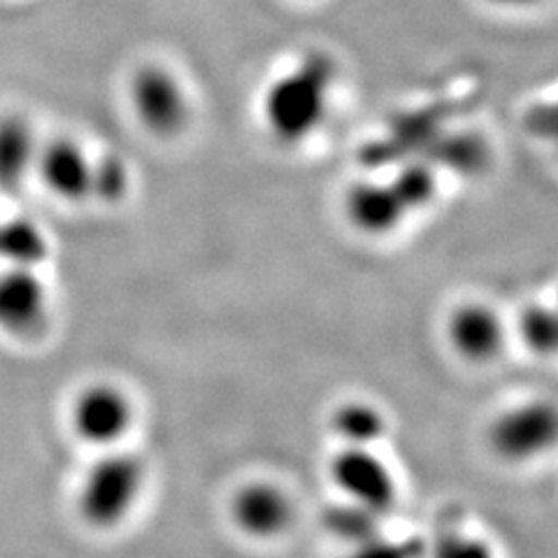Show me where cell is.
I'll return each instance as SVG.
<instances>
[{
  "label": "cell",
  "mask_w": 558,
  "mask_h": 558,
  "mask_svg": "<svg viewBox=\"0 0 558 558\" xmlns=\"http://www.w3.org/2000/svg\"><path fill=\"white\" fill-rule=\"evenodd\" d=\"M333 82L336 63L324 51H310L299 65L272 82L264 100V117L279 143H303L322 126Z\"/></svg>",
  "instance_id": "cell-1"
},
{
  "label": "cell",
  "mask_w": 558,
  "mask_h": 558,
  "mask_svg": "<svg viewBox=\"0 0 558 558\" xmlns=\"http://www.w3.org/2000/svg\"><path fill=\"white\" fill-rule=\"evenodd\" d=\"M145 463L129 451H108L96 459L80 486V514L94 529H114L143 494Z\"/></svg>",
  "instance_id": "cell-2"
},
{
  "label": "cell",
  "mask_w": 558,
  "mask_h": 558,
  "mask_svg": "<svg viewBox=\"0 0 558 558\" xmlns=\"http://www.w3.org/2000/svg\"><path fill=\"white\" fill-rule=\"evenodd\" d=\"M488 445L500 461L510 465L549 457L558 449V405L535 398L502 410L488 428Z\"/></svg>",
  "instance_id": "cell-3"
},
{
  "label": "cell",
  "mask_w": 558,
  "mask_h": 558,
  "mask_svg": "<svg viewBox=\"0 0 558 558\" xmlns=\"http://www.w3.org/2000/svg\"><path fill=\"white\" fill-rule=\"evenodd\" d=\"M131 102L143 126L159 135H180L189 121V100L170 70L156 63L137 68L131 82Z\"/></svg>",
  "instance_id": "cell-4"
},
{
  "label": "cell",
  "mask_w": 558,
  "mask_h": 558,
  "mask_svg": "<svg viewBox=\"0 0 558 558\" xmlns=\"http://www.w3.org/2000/svg\"><path fill=\"white\" fill-rule=\"evenodd\" d=\"M330 475L356 508L379 514L396 502V475L391 465L377 457L375 447H344L333 459Z\"/></svg>",
  "instance_id": "cell-5"
},
{
  "label": "cell",
  "mask_w": 558,
  "mask_h": 558,
  "mask_svg": "<svg viewBox=\"0 0 558 558\" xmlns=\"http://www.w3.org/2000/svg\"><path fill=\"white\" fill-rule=\"evenodd\" d=\"M133 424V405L129 396L112 384H92L73 405V428L82 440L112 447L129 433Z\"/></svg>",
  "instance_id": "cell-6"
},
{
  "label": "cell",
  "mask_w": 558,
  "mask_h": 558,
  "mask_svg": "<svg viewBox=\"0 0 558 558\" xmlns=\"http://www.w3.org/2000/svg\"><path fill=\"white\" fill-rule=\"evenodd\" d=\"M235 526L250 537L272 539L284 535L295 517L291 496L272 482H250L231 500Z\"/></svg>",
  "instance_id": "cell-7"
},
{
  "label": "cell",
  "mask_w": 558,
  "mask_h": 558,
  "mask_svg": "<svg viewBox=\"0 0 558 558\" xmlns=\"http://www.w3.org/2000/svg\"><path fill=\"white\" fill-rule=\"evenodd\" d=\"M35 170L51 194L65 201H84L94 196L96 161L68 137H54L45 143L35 156Z\"/></svg>",
  "instance_id": "cell-8"
},
{
  "label": "cell",
  "mask_w": 558,
  "mask_h": 558,
  "mask_svg": "<svg viewBox=\"0 0 558 558\" xmlns=\"http://www.w3.org/2000/svg\"><path fill=\"white\" fill-rule=\"evenodd\" d=\"M47 324V289L28 268L0 270V328L16 338L38 336Z\"/></svg>",
  "instance_id": "cell-9"
},
{
  "label": "cell",
  "mask_w": 558,
  "mask_h": 558,
  "mask_svg": "<svg viewBox=\"0 0 558 558\" xmlns=\"http://www.w3.org/2000/svg\"><path fill=\"white\" fill-rule=\"evenodd\" d=\"M447 336L459 356L470 363H492L505 349V324L494 307L482 303L453 310Z\"/></svg>",
  "instance_id": "cell-10"
},
{
  "label": "cell",
  "mask_w": 558,
  "mask_h": 558,
  "mask_svg": "<svg viewBox=\"0 0 558 558\" xmlns=\"http://www.w3.org/2000/svg\"><path fill=\"white\" fill-rule=\"evenodd\" d=\"M344 209L352 226L368 235H384L396 231L408 215V207L398 198L389 182L354 184L344 198Z\"/></svg>",
  "instance_id": "cell-11"
},
{
  "label": "cell",
  "mask_w": 558,
  "mask_h": 558,
  "mask_svg": "<svg viewBox=\"0 0 558 558\" xmlns=\"http://www.w3.org/2000/svg\"><path fill=\"white\" fill-rule=\"evenodd\" d=\"M38 143L28 121L20 114L0 119V189H16L35 168Z\"/></svg>",
  "instance_id": "cell-12"
},
{
  "label": "cell",
  "mask_w": 558,
  "mask_h": 558,
  "mask_svg": "<svg viewBox=\"0 0 558 558\" xmlns=\"http://www.w3.org/2000/svg\"><path fill=\"white\" fill-rule=\"evenodd\" d=\"M49 242L43 229L26 217L0 221V264L33 270L47 258Z\"/></svg>",
  "instance_id": "cell-13"
},
{
  "label": "cell",
  "mask_w": 558,
  "mask_h": 558,
  "mask_svg": "<svg viewBox=\"0 0 558 558\" xmlns=\"http://www.w3.org/2000/svg\"><path fill=\"white\" fill-rule=\"evenodd\" d=\"M333 430L344 447H375L387 433V418L363 400H349L333 412Z\"/></svg>",
  "instance_id": "cell-14"
},
{
  "label": "cell",
  "mask_w": 558,
  "mask_h": 558,
  "mask_svg": "<svg viewBox=\"0 0 558 558\" xmlns=\"http://www.w3.org/2000/svg\"><path fill=\"white\" fill-rule=\"evenodd\" d=\"M428 154L433 161H440L461 174L480 172L486 163V147L480 137L463 135V137H442L435 143Z\"/></svg>",
  "instance_id": "cell-15"
},
{
  "label": "cell",
  "mask_w": 558,
  "mask_h": 558,
  "mask_svg": "<svg viewBox=\"0 0 558 558\" xmlns=\"http://www.w3.org/2000/svg\"><path fill=\"white\" fill-rule=\"evenodd\" d=\"M389 184L408 207V213L428 205L435 196V191H438V180H435L430 163H410L405 168H400V172Z\"/></svg>",
  "instance_id": "cell-16"
},
{
  "label": "cell",
  "mask_w": 558,
  "mask_h": 558,
  "mask_svg": "<svg viewBox=\"0 0 558 558\" xmlns=\"http://www.w3.org/2000/svg\"><path fill=\"white\" fill-rule=\"evenodd\" d=\"M129 191V172L124 163L112 159H100L96 161V184H94V196L105 201V203H114L119 198H124Z\"/></svg>",
  "instance_id": "cell-17"
},
{
  "label": "cell",
  "mask_w": 558,
  "mask_h": 558,
  "mask_svg": "<svg viewBox=\"0 0 558 558\" xmlns=\"http://www.w3.org/2000/svg\"><path fill=\"white\" fill-rule=\"evenodd\" d=\"M433 558H496L492 545L477 535L447 533L438 539Z\"/></svg>",
  "instance_id": "cell-18"
},
{
  "label": "cell",
  "mask_w": 558,
  "mask_h": 558,
  "mask_svg": "<svg viewBox=\"0 0 558 558\" xmlns=\"http://www.w3.org/2000/svg\"><path fill=\"white\" fill-rule=\"evenodd\" d=\"M526 129L551 143L558 151V100L556 102H543L526 114Z\"/></svg>",
  "instance_id": "cell-19"
},
{
  "label": "cell",
  "mask_w": 558,
  "mask_h": 558,
  "mask_svg": "<svg viewBox=\"0 0 558 558\" xmlns=\"http://www.w3.org/2000/svg\"><path fill=\"white\" fill-rule=\"evenodd\" d=\"M352 558H408L403 551L396 549V547H384L379 545L377 539H368Z\"/></svg>",
  "instance_id": "cell-20"
},
{
  "label": "cell",
  "mask_w": 558,
  "mask_h": 558,
  "mask_svg": "<svg viewBox=\"0 0 558 558\" xmlns=\"http://www.w3.org/2000/svg\"><path fill=\"white\" fill-rule=\"evenodd\" d=\"M488 3L502 5V8H529V5L539 3V0H488Z\"/></svg>",
  "instance_id": "cell-21"
}]
</instances>
